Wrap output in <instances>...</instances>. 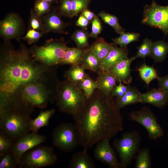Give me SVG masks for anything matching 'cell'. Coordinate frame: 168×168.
Instances as JSON below:
<instances>
[{"instance_id":"cell-24","label":"cell","mask_w":168,"mask_h":168,"mask_svg":"<svg viewBox=\"0 0 168 168\" xmlns=\"http://www.w3.org/2000/svg\"><path fill=\"white\" fill-rule=\"evenodd\" d=\"M55 111L54 109H51L41 111L38 116L30 122V132L38 133L41 128L47 126L50 118L53 116Z\"/></svg>"},{"instance_id":"cell-35","label":"cell","mask_w":168,"mask_h":168,"mask_svg":"<svg viewBox=\"0 0 168 168\" xmlns=\"http://www.w3.org/2000/svg\"><path fill=\"white\" fill-rule=\"evenodd\" d=\"M15 141L3 132H0V156L12 151Z\"/></svg>"},{"instance_id":"cell-13","label":"cell","mask_w":168,"mask_h":168,"mask_svg":"<svg viewBox=\"0 0 168 168\" xmlns=\"http://www.w3.org/2000/svg\"><path fill=\"white\" fill-rule=\"evenodd\" d=\"M45 136L30 132L17 140L12 150L15 158L17 166L20 164L23 154L35 146L44 143L46 140Z\"/></svg>"},{"instance_id":"cell-27","label":"cell","mask_w":168,"mask_h":168,"mask_svg":"<svg viewBox=\"0 0 168 168\" xmlns=\"http://www.w3.org/2000/svg\"><path fill=\"white\" fill-rule=\"evenodd\" d=\"M86 75L85 69L79 65L76 64L71 65L65 72L64 77L77 85Z\"/></svg>"},{"instance_id":"cell-39","label":"cell","mask_w":168,"mask_h":168,"mask_svg":"<svg viewBox=\"0 0 168 168\" xmlns=\"http://www.w3.org/2000/svg\"><path fill=\"white\" fill-rule=\"evenodd\" d=\"M92 0H71L73 16H77L84 9L87 8Z\"/></svg>"},{"instance_id":"cell-33","label":"cell","mask_w":168,"mask_h":168,"mask_svg":"<svg viewBox=\"0 0 168 168\" xmlns=\"http://www.w3.org/2000/svg\"><path fill=\"white\" fill-rule=\"evenodd\" d=\"M89 37L90 34L86 30L82 29L75 31L71 38L76 43L78 48L85 49L89 47L88 42Z\"/></svg>"},{"instance_id":"cell-1","label":"cell","mask_w":168,"mask_h":168,"mask_svg":"<svg viewBox=\"0 0 168 168\" xmlns=\"http://www.w3.org/2000/svg\"><path fill=\"white\" fill-rule=\"evenodd\" d=\"M57 67L35 60L30 49L22 43L16 49L10 42H4L0 46V101L18 95L24 86L31 82L56 87L59 81Z\"/></svg>"},{"instance_id":"cell-19","label":"cell","mask_w":168,"mask_h":168,"mask_svg":"<svg viewBox=\"0 0 168 168\" xmlns=\"http://www.w3.org/2000/svg\"><path fill=\"white\" fill-rule=\"evenodd\" d=\"M96 81L97 88L107 95L112 93L116 86V78L108 71H102L98 74Z\"/></svg>"},{"instance_id":"cell-38","label":"cell","mask_w":168,"mask_h":168,"mask_svg":"<svg viewBox=\"0 0 168 168\" xmlns=\"http://www.w3.org/2000/svg\"><path fill=\"white\" fill-rule=\"evenodd\" d=\"M152 41L146 38L144 39L142 44L138 47V51L135 58H145L149 55L150 53Z\"/></svg>"},{"instance_id":"cell-18","label":"cell","mask_w":168,"mask_h":168,"mask_svg":"<svg viewBox=\"0 0 168 168\" xmlns=\"http://www.w3.org/2000/svg\"><path fill=\"white\" fill-rule=\"evenodd\" d=\"M128 54L127 47H118L115 44L107 56L101 61L102 70L108 71L118 62L128 58Z\"/></svg>"},{"instance_id":"cell-34","label":"cell","mask_w":168,"mask_h":168,"mask_svg":"<svg viewBox=\"0 0 168 168\" xmlns=\"http://www.w3.org/2000/svg\"><path fill=\"white\" fill-rule=\"evenodd\" d=\"M29 29H31L46 34L42 17L37 15L34 10L30 9L29 20Z\"/></svg>"},{"instance_id":"cell-6","label":"cell","mask_w":168,"mask_h":168,"mask_svg":"<svg viewBox=\"0 0 168 168\" xmlns=\"http://www.w3.org/2000/svg\"><path fill=\"white\" fill-rule=\"evenodd\" d=\"M56 87L42 82H31L24 86L18 94L23 100L34 108L44 109L49 102H54Z\"/></svg>"},{"instance_id":"cell-45","label":"cell","mask_w":168,"mask_h":168,"mask_svg":"<svg viewBox=\"0 0 168 168\" xmlns=\"http://www.w3.org/2000/svg\"><path fill=\"white\" fill-rule=\"evenodd\" d=\"M90 22L81 13L76 22V25L86 30Z\"/></svg>"},{"instance_id":"cell-25","label":"cell","mask_w":168,"mask_h":168,"mask_svg":"<svg viewBox=\"0 0 168 168\" xmlns=\"http://www.w3.org/2000/svg\"><path fill=\"white\" fill-rule=\"evenodd\" d=\"M168 53V43L163 40L152 42L149 56L156 62L164 61Z\"/></svg>"},{"instance_id":"cell-7","label":"cell","mask_w":168,"mask_h":168,"mask_svg":"<svg viewBox=\"0 0 168 168\" xmlns=\"http://www.w3.org/2000/svg\"><path fill=\"white\" fill-rule=\"evenodd\" d=\"M141 139L136 130L124 133L120 138L115 139L113 145L118 153L120 168H127L132 162L139 150Z\"/></svg>"},{"instance_id":"cell-36","label":"cell","mask_w":168,"mask_h":168,"mask_svg":"<svg viewBox=\"0 0 168 168\" xmlns=\"http://www.w3.org/2000/svg\"><path fill=\"white\" fill-rule=\"evenodd\" d=\"M51 3L45 1L36 0L34 3L33 10L37 15L42 17L51 11Z\"/></svg>"},{"instance_id":"cell-15","label":"cell","mask_w":168,"mask_h":168,"mask_svg":"<svg viewBox=\"0 0 168 168\" xmlns=\"http://www.w3.org/2000/svg\"><path fill=\"white\" fill-rule=\"evenodd\" d=\"M135 59V56L123 59L112 66L108 72L116 78L117 82L129 84L132 80L130 66Z\"/></svg>"},{"instance_id":"cell-42","label":"cell","mask_w":168,"mask_h":168,"mask_svg":"<svg viewBox=\"0 0 168 168\" xmlns=\"http://www.w3.org/2000/svg\"><path fill=\"white\" fill-rule=\"evenodd\" d=\"M91 23V31L90 34V37L96 39L102 30V24L98 17L96 15Z\"/></svg>"},{"instance_id":"cell-30","label":"cell","mask_w":168,"mask_h":168,"mask_svg":"<svg viewBox=\"0 0 168 168\" xmlns=\"http://www.w3.org/2000/svg\"><path fill=\"white\" fill-rule=\"evenodd\" d=\"M142 79L149 86L150 82L153 80L158 77L156 70L152 66L146 65L144 63L137 70Z\"/></svg>"},{"instance_id":"cell-44","label":"cell","mask_w":168,"mask_h":168,"mask_svg":"<svg viewBox=\"0 0 168 168\" xmlns=\"http://www.w3.org/2000/svg\"><path fill=\"white\" fill-rule=\"evenodd\" d=\"M159 88L168 92V75L158 77L157 78Z\"/></svg>"},{"instance_id":"cell-3","label":"cell","mask_w":168,"mask_h":168,"mask_svg":"<svg viewBox=\"0 0 168 168\" xmlns=\"http://www.w3.org/2000/svg\"><path fill=\"white\" fill-rule=\"evenodd\" d=\"M34 108L19 95L0 102V131L15 141L30 132V115Z\"/></svg>"},{"instance_id":"cell-32","label":"cell","mask_w":168,"mask_h":168,"mask_svg":"<svg viewBox=\"0 0 168 168\" xmlns=\"http://www.w3.org/2000/svg\"><path fill=\"white\" fill-rule=\"evenodd\" d=\"M98 15L104 22L112 27L117 33L120 34L124 32L125 29L120 26L116 16L104 11L101 12Z\"/></svg>"},{"instance_id":"cell-37","label":"cell","mask_w":168,"mask_h":168,"mask_svg":"<svg viewBox=\"0 0 168 168\" xmlns=\"http://www.w3.org/2000/svg\"><path fill=\"white\" fill-rule=\"evenodd\" d=\"M0 157V168H15L17 166L15 156L12 151Z\"/></svg>"},{"instance_id":"cell-31","label":"cell","mask_w":168,"mask_h":168,"mask_svg":"<svg viewBox=\"0 0 168 168\" xmlns=\"http://www.w3.org/2000/svg\"><path fill=\"white\" fill-rule=\"evenodd\" d=\"M77 86L83 91L86 99L90 97L97 88L96 81L93 80L87 74Z\"/></svg>"},{"instance_id":"cell-16","label":"cell","mask_w":168,"mask_h":168,"mask_svg":"<svg viewBox=\"0 0 168 168\" xmlns=\"http://www.w3.org/2000/svg\"><path fill=\"white\" fill-rule=\"evenodd\" d=\"M140 102L163 108L168 103V92L159 88H153L147 93H141Z\"/></svg>"},{"instance_id":"cell-29","label":"cell","mask_w":168,"mask_h":168,"mask_svg":"<svg viewBox=\"0 0 168 168\" xmlns=\"http://www.w3.org/2000/svg\"><path fill=\"white\" fill-rule=\"evenodd\" d=\"M120 35L119 37L113 39L112 40L115 44L119 45L122 48H126L130 43L138 41L140 37L139 33L135 32H124Z\"/></svg>"},{"instance_id":"cell-48","label":"cell","mask_w":168,"mask_h":168,"mask_svg":"<svg viewBox=\"0 0 168 168\" xmlns=\"http://www.w3.org/2000/svg\"><path fill=\"white\" fill-rule=\"evenodd\" d=\"M167 138H168V133L167 135Z\"/></svg>"},{"instance_id":"cell-2","label":"cell","mask_w":168,"mask_h":168,"mask_svg":"<svg viewBox=\"0 0 168 168\" xmlns=\"http://www.w3.org/2000/svg\"><path fill=\"white\" fill-rule=\"evenodd\" d=\"M113 97L96 89L73 116L80 144L84 149L103 140H110L123 130V118Z\"/></svg>"},{"instance_id":"cell-5","label":"cell","mask_w":168,"mask_h":168,"mask_svg":"<svg viewBox=\"0 0 168 168\" xmlns=\"http://www.w3.org/2000/svg\"><path fill=\"white\" fill-rule=\"evenodd\" d=\"M68 48L63 38L51 39L44 45H33L29 49L36 61L47 66H58L61 65Z\"/></svg>"},{"instance_id":"cell-21","label":"cell","mask_w":168,"mask_h":168,"mask_svg":"<svg viewBox=\"0 0 168 168\" xmlns=\"http://www.w3.org/2000/svg\"><path fill=\"white\" fill-rule=\"evenodd\" d=\"M115 44L109 43L104 39L99 38L88 48L90 52L101 61L105 58L112 49Z\"/></svg>"},{"instance_id":"cell-41","label":"cell","mask_w":168,"mask_h":168,"mask_svg":"<svg viewBox=\"0 0 168 168\" xmlns=\"http://www.w3.org/2000/svg\"><path fill=\"white\" fill-rule=\"evenodd\" d=\"M58 13L60 16L72 18L73 17L71 0H60Z\"/></svg>"},{"instance_id":"cell-10","label":"cell","mask_w":168,"mask_h":168,"mask_svg":"<svg viewBox=\"0 0 168 168\" xmlns=\"http://www.w3.org/2000/svg\"><path fill=\"white\" fill-rule=\"evenodd\" d=\"M142 24L160 29L164 36L168 35V5H158L152 0L150 5L144 6Z\"/></svg>"},{"instance_id":"cell-43","label":"cell","mask_w":168,"mask_h":168,"mask_svg":"<svg viewBox=\"0 0 168 168\" xmlns=\"http://www.w3.org/2000/svg\"><path fill=\"white\" fill-rule=\"evenodd\" d=\"M130 87L129 85L125 86L121 82L116 85L114 89L112 94L116 98L120 97L124 95Z\"/></svg>"},{"instance_id":"cell-40","label":"cell","mask_w":168,"mask_h":168,"mask_svg":"<svg viewBox=\"0 0 168 168\" xmlns=\"http://www.w3.org/2000/svg\"><path fill=\"white\" fill-rule=\"evenodd\" d=\"M44 34L43 32L29 29L26 35L21 39L26 41L29 44H31L38 42Z\"/></svg>"},{"instance_id":"cell-14","label":"cell","mask_w":168,"mask_h":168,"mask_svg":"<svg viewBox=\"0 0 168 168\" xmlns=\"http://www.w3.org/2000/svg\"><path fill=\"white\" fill-rule=\"evenodd\" d=\"M109 139H105L97 143L94 151V156L98 161L111 168H120L119 161L112 147Z\"/></svg>"},{"instance_id":"cell-17","label":"cell","mask_w":168,"mask_h":168,"mask_svg":"<svg viewBox=\"0 0 168 168\" xmlns=\"http://www.w3.org/2000/svg\"><path fill=\"white\" fill-rule=\"evenodd\" d=\"M55 8L43 16L42 19L46 34L49 32L64 33L65 24Z\"/></svg>"},{"instance_id":"cell-46","label":"cell","mask_w":168,"mask_h":168,"mask_svg":"<svg viewBox=\"0 0 168 168\" xmlns=\"http://www.w3.org/2000/svg\"><path fill=\"white\" fill-rule=\"evenodd\" d=\"M81 13L90 23L92 22L96 16L94 13L87 8L84 9Z\"/></svg>"},{"instance_id":"cell-11","label":"cell","mask_w":168,"mask_h":168,"mask_svg":"<svg viewBox=\"0 0 168 168\" xmlns=\"http://www.w3.org/2000/svg\"><path fill=\"white\" fill-rule=\"evenodd\" d=\"M128 115L130 120L140 124L146 129L150 139L156 140L163 136V129L149 108L144 106L139 110L131 112Z\"/></svg>"},{"instance_id":"cell-9","label":"cell","mask_w":168,"mask_h":168,"mask_svg":"<svg viewBox=\"0 0 168 168\" xmlns=\"http://www.w3.org/2000/svg\"><path fill=\"white\" fill-rule=\"evenodd\" d=\"M53 145L61 151L69 152L80 144L77 130L75 124L61 123L52 133Z\"/></svg>"},{"instance_id":"cell-22","label":"cell","mask_w":168,"mask_h":168,"mask_svg":"<svg viewBox=\"0 0 168 168\" xmlns=\"http://www.w3.org/2000/svg\"><path fill=\"white\" fill-rule=\"evenodd\" d=\"M141 94L136 88L130 86L122 96L116 98L115 103L117 108L120 110L126 106L140 102Z\"/></svg>"},{"instance_id":"cell-23","label":"cell","mask_w":168,"mask_h":168,"mask_svg":"<svg viewBox=\"0 0 168 168\" xmlns=\"http://www.w3.org/2000/svg\"><path fill=\"white\" fill-rule=\"evenodd\" d=\"M78 64L85 70H90L97 74L102 71L101 61L90 52L88 48L85 49Z\"/></svg>"},{"instance_id":"cell-47","label":"cell","mask_w":168,"mask_h":168,"mask_svg":"<svg viewBox=\"0 0 168 168\" xmlns=\"http://www.w3.org/2000/svg\"><path fill=\"white\" fill-rule=\"evenodd\" d=\"M44 1H45L49 2L51 3L56 2L57 0H41Z\"/></svg>"},{"instance_id":"cell-28","label":"cell","mask_w":168,"mask_h":168,"mask_svg":"<svg viewBox=\"0 0 168 168\" xmlns=\"http://www.w3.org/2000/svg\"><path fill=\"white\" fill-rule=\"evenodd\" d=\"M152 167L149 148L144 147L139 150L136 157L135 168H150Z\"/></svg>"},{"instance_id":"cell-20","label":"cell","mask_w":168,"mask_h":168,"mask_svg":"<svg viewBox=\"0 0 168 168\" xmlns=\"http://www.w3.org/2000/svg\"><path fill=\"white\" fill-rule=\"evenodd\" d=\"M69 168H94V163L87 152L84 149L81 152H76L72 155L70 161Z\"/></svg>"},{"instance_id":"cell-12","label":"cell","mask_w":168,"mask_h":168,"mask_svg":"<svg viewBox=\"0 0 168 168\" xmlns=\"http://www.w3.org/2000/svg\"><path fill=\"white\" fill-rule=\"evenodd\" d=\"M23 22L19 15L11 13L0 21V35L4 42L16 39L19 41L24 31Z\"/></svg>"},{"instance_id":"cell-4","label":"cell","mask_w":168,"mask_h":168,"mask_svg":"<svg viewBox=\"0 0 168 168\" xmlns=\"http://www.w3.org/2000/svg\"><path fill=\"white\" fill-rule=\"evenodd\" d=\"M86 99L83 91L77 85L66 78L58 82L54 102L63 113L74 116L79 111Z\"/></svg>"},{"instance_id":"cell-26","label":"cell","mask_w":168,"mask_h":168,"mask_svg":"<svg viewBox=\"0 0 168 168\" xmlns=\"http://www.w3.org/2000/svg\"><path fill=\"white\" fill-rule=\"evenodd\" d=\"M85 49L68 47L61 65L78 64Z\"/></svg>"},{"instance_id":"cell-8","label":"cell","mask_w":168,"mask_h":168,"mask_svg":"<svg viewBox=\"0 0 168 168\" xmlns=\"http://www.w3.org/2000/svg\"><path fill=\"white\" fill-rule=\"evenodd\" d=\"M57 160L53 147L40 144L25 152L18 166L20 168H40L53 166Z\"/></svg>"}]
</instances>
